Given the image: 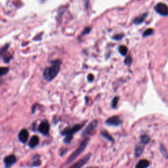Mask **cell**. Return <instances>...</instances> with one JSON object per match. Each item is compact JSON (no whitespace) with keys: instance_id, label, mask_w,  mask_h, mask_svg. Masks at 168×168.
<instances>
[{"instance_id":"cell-5","label":"cell","mask_w":168,"mask_h":168,"mask_svg":"<svg viewBox=\"0 0 168 168\" xmlns=\"http://www.w3.org/2000/svg\"><path fill=\"white\" fill-rule=\"evenodd\" d=\"M49 124L47 120L41 122L39 125L38 130V132L44 135H47L49 132Z\"/></svg>"},{"instance_id":"cell-9","label":"cell","mask_w":168,"mask_h":168,"mask_svg":"<svg viewBox=\"0 0 168 168\" xmlns=\"http://www.w3.org/2000/svg\"><path fill=\"white\" fill-rule=\"evenodd\" d=\"M28 137H29V133L27 129H23L21 130L19 133V139L22 143H26L28 141Z\"/></svg>"},{"instance_id":"cell-21","label":"cell","mask_w":168,"mask_h":168,"mask_svg":"<svg viewBox=\"0 0 168 168\" xmlns=\"http://www.w3.org/2000/svg\"><path fill=\"white\" fill-rule=\"evenodd\" d=\"M9 69L7 67H1V70H0V73H1V76H3L8 73Z\"/></svg>"},{"instance_id":"cell-27","label":"cell","mask_w":168,"mask_h":168,"mask_svg":"<svg viewBox=\"0 0 168 168\" xmlns=\"http://www.w3.org/2000/svg\"><path fill=\"white\" fill-rule=\"evenodd\" d=\"M41 1H44V0H41Z\"/></svg>"},{"instance_id":"cell-25","label":"cell","mask_w":168,"mask_h":168,"mask_svg":"<svg viewBox=\"0 0 168 168\" xmlns=\"http://www.w3.org/2000/svg\"><path fill=\"white\" fill-rule=\"evenodd\" d=\"M87 79L89 81H93L94 79V76L93 74H89L87 76Z\"/></svg>"},{"instance_id":"cell-3","label":"cell","mask_w":168,"mask_h":168,"mask_svg":"<svg viewBox=\"0 0 168 168\" xmlns=\"http://www.w3.org/2000/svg\"><path fill=\"white\" fill-rule=\"evenodd\" d=\"M81 127H82L81 124H77L76 126H73L72 127H67L64 130H62L61 132V134L64 136L73 135V134H74V133H76L77 132H78Z\"/></svg>"},{"instance_id":"cell-7","label":"cell","mask_w":168,"mask_h":168,"mask_svg":"<svg viewBox=\"0 0 168 168\" xmlns=\"http://www.w3.org/2000/svg\"><path fill=\"white\" fill-rule=\"evenodd\" d=\"M121 123L122 122L120 118L118 116H114L112 117L109 118L105 122L107 125L110 126H118L121 124Z\"/></svg>"},{"instance_id":"cell-16","label":"cell","mask_w":168,"mask_h":168,"mask_svg":"<svg viewBox=\"0 0 168 168\" xmlns=\"http://www.w3.org/2000/svg\"><path fill=\"white\" fill-rule=\"evenodd\" d=\"M140 139H141V142L143 144H148L150 142V137L148 135H142L141 136V137H140Z\"/></svg>"},{"instance_id":"cell-13","label":"cell","mask_w":168,"mask_h":168,"mask_svg":"<svg viewBox=\"0 0 168 168\" xmlns=\"http://www.w3.org/2000/svg\"><path fill=\"white\" fill-rule=\"evenodd\" d=\"M147 16V14H143V15L137 17V18L134 19V21H133V23L135 24H139L142 23V22L144 21V19H146Z\"/></svg>"},{"instance_id":"cell-11","label":"cell","mask_w":168,"mask_h":168,"mask_svg":"<svg viewBox=\"0 0 168 168\" xmlns=\"http://www.w3.org/2000/svg\"><path fill=\"white\" fill-rule=\"evenodd\" d=\"M39 141V139L38 136L34 135L32 138L30 139L29 143H28V146H29L31 149H34L35 148L37 145L38 144Z\"/></svg>"},{"instance_id":"cell-15","label":"cell","mask_w":168,"mask_h":168,"mask_svg":"<svg viewBox=\"0 0 168 168\" xmlns=\"http://www.w3.org/2000/svg\"><path fill=\"white\" fill-rule=\"evenodd\" d=\"M101 135H102V137H103L104 138L107 139V140H109V141H111V142L114 141V139L112 138V137L109 134V133L107 132V131H102V132H101Z\"/></svg>"},{"instance_id":"cell-20","label":"cell","mask_w":168,"mask_h":168,"mask_svg":"<svg viewBox=\"0 0 168 168\" xmlns=\"http://www.w3.org/2000/svg\"><path fill=\"white\" fill-rule=\"evenodd\" d=\"M124 62H125V64L127 65V66H130V65L132 64V56H131L130 55H128L126 58V59H125Z\"/></svg>"},{"instance_id":"cell-1","label":"cell","mask_w":168,"mask_h":168,"mask_svg":"<svg viewBox=\"0 0 168 168\" xmlns=\"http://www.w3.org/2000/svg\"><path fill=\"white\" fill-rule=\"evenodd\" d=\"M61 64L62 61L61 59H56L51 62L50 66L45 68L43 73V76L45 80L51 81L58 75Z\"/></svg>"},{"instance_id":"cell-14","label":"cell","mask_w":168,"mask_h":168,"mask_svg":"<svg viewBox=\"0 0 168 168\" xmlns=\"http://www.w3.org/2000/svg\"><path fill=\"white\" fill-rule=\"evenodd\" d=\"M118 51L122 56H126L128 52V49L125 45H119L118 47Z\"/></svg>"},{"instance_id":"cell-12","label":"cell","mask_w":168,"mask_h":168,"mask_svg":"<svg viewBox=\"0 0 168 168\" xmlns=\"http://www.w3.org/2000/svg\"><path fill=\"white\" fill-rule=\"evenodd\" d=\"M149 162L147 160H141L138 162V164L136 165L137 168H145L149 166Z\"/></svg>"},{"instance_id":"cell-2","label":"cell","mask_w":168,"mask_h":168,"mask_svg":"<svg viewBox=\"0 0 168 168\" xmlns=\"http://www.w3.org/2000/svg\"><path fill=\"white\" fill-rule=\"evenodd\" d=\"M89 138L85 139L84 141H82V143L80 144V145H79V147L70 156V157L68 158V159L66 160L65 165H68L70 163H72L76 158H78V156L79 155H80L84 151L85 148H86L88 143H89Z\"/></svg>"},{"instance_id":"cell-19","label":"cell","mask_w":168,"mask_h":168,"mask_svg":"<svg viewBox=\"0 0 168 168\" xmlns=\"http://www.w3.org/2000/svg\"><path fill=\"white\" fill-rule=\"evenodd\" d=\"M154 33V30L152 29V28H149V29H147V30L144 31V32L143 33V37L145 38V37L149 36L152 35Z\"/></svg>"},{"instance_id":"cell-18","label":"cell","mask_w":168,"mask_h":168,"mask_svg":"<svg viewBox=\"0 0 168 168\" xmlns=\"http://www.w3.org/2000/svg\"><path fill=\"white\" fill-rule=\"evenodd\" d=\"M118 101H119L118 97H114L112 101V103H111V106H112L113 109H115V108H116V107H117Z\"/></svg>"},{"instance_id":"cell-8","label":"cell","mask_w":168,"mask_h":168,"mask_svg":"<svg viewBox=\"0 0 168 168\" xmlns=\"http://www.w3.org/2000/svg\"><path fill=\"white\" fill-rule=\"evenodd\" d=\"M16 158L15 157V156L13 154L6 156V157H5L4 160L5 166L6 167H10L11 166H12L13 164H15L16 163Z\"/></svg>"},{"instance_id":"cell-26","label":"cell","mask_w":168,"mask_h":168,"mask_svg":"<svg viewBox=\"0 0 168 168\" xmlns=\"http://www.w3.org/2000/svg\"><path fill=\"white\" fill-rule=\"evenodd\" d=\"M90 32V28H85V31H84V32L82 33V35H85L86 34H88Z\"/></svg>"},{"instance_id":"cell-23","label":"cell","mask_w":168,"mask_h":168,"mask_svg":"<svg viewBox=\"0 0 168 168\" xmlns=\"http://www.w3.org/2000/svg\"><path fill=\"white\" fill-rule=\"evenodd\" d=\"M160 150H161V152H162V154H163V155L164 156V157L168 158V154H167V153L166 150L165 149V148L163 146H162V145H161Z\"/></svg>"},{"instance_id":"cell-24","label":"cell","mask_w":168,"mask_h":168,"mask_svg":"<svg viewBox=\"0 0 168 168\" xmlns=\"http://www.w3.org/2000/svg\"><path fill=\"white\" fill-rule=\"evenodd\" d=\"M124 34H118V35L114 36L113 39H115V40H120V39L124 38Z\"/></svg>"},{"instance_id":"cell-10","label":"cell","mask_w":168,"mask_h":168,"mask_svg":"<svg viewBox=\"0 0 168 168\" xmlns=\"http://www.w3.org/2000/svg\"><path fill=\"white\" fill-rule=\"evenodd\" d=\"M90 157H91V154H88L85 156L83 158H81V160H79L74 165L72 166V167H81L82 166H84L85 164H87L88 160L90 159Z\"/></svg>"},{"instance_id":"cell-6","label":"cell","mask_w":168,"mask_h":168,"mask_svg":"<svg viewBox=\"0 0 168 168\" xmlns=\"http://www.w3.org/2000/svg\"><path fill=\"white\" fill-rule=\"evenodd\" d=\"M155 10L156 12L162 16L168 15V7L166 4H162V3L156 5Z\"/></svg>"},{"instance_id":"cell-22","label":"cell","mask_w":168,"mask_h":168,"mask_svg":"<svg viewBox=\"0 0 168 168\" xmlns=\"http://www.w3.org/2000/svg\"><path fill=\"white\" fill-rule=\"evenodd\" d=\"M72 139H73L72 135H66L64 139V142L66 144L70 143V142L72 140Z\"/></svg>"},{"instance_id":"cell-4","label":"cell","mask_w":168,"mask_h":168,"mask_svg":"<svg viewBox=\"0 0 168 168\" xmlns=\"http://www.w3.org/2000/svg\"><path fill=\"white\" fill-rule=\"evenodd\" d=\"M97 125H98L97 120L92 121L86 127V128H85V129L84 130V132H83V133H82L81 135L84 137V136H87V135L92 134L93 132H94V131H95V129L97 128Z\"/></svg>"},{"instance_id":"cell-17","label":"cell","mask_w":168,"mask_h":168,"mask_svg":"<svg viewBox=\"0 0 168 168\" xmlns=\"http://www.w3.org/2000/svg\"><path fill=\"white\" fill-rule=\"evenodd\" d=\"M143 151V147H137L135 149V156L136 157H138V156H141L142 152Z\"/></svg>"}]
</instances>
